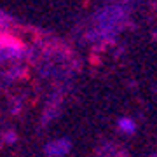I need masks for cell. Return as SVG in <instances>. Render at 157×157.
<instances>
[{"label":"cell","mask_w":157,"mask_h":157,"mask_svg":"<svg viewBox=\"0 0 157 157\" xmlns=\"http://www.w3.org/2000/svg\"><path fill=\"white\" fill-rule=\"evenodd\" d=\"M68 150H70V141L58 140V141H54V143H49L45 152H47L49 155H52V157H59V155H65Z\"/></svg>","instance_id":"6da1fadb"},{"label":"cell","mask_w":157,"mask_h":157,"mask_svg":"<svg viewBox=\"0 0 157 157\" xmlns=\"http://www.w3.org/2000/svg\"><path fill=\"white\" fill-rule=\"evenodd\" d=\"M119 128L122 129L124 133H135L136 126L131 119H121V121H119Z\"/></svg>","instance_id":"7a4b0ae2"}]
</instances>
